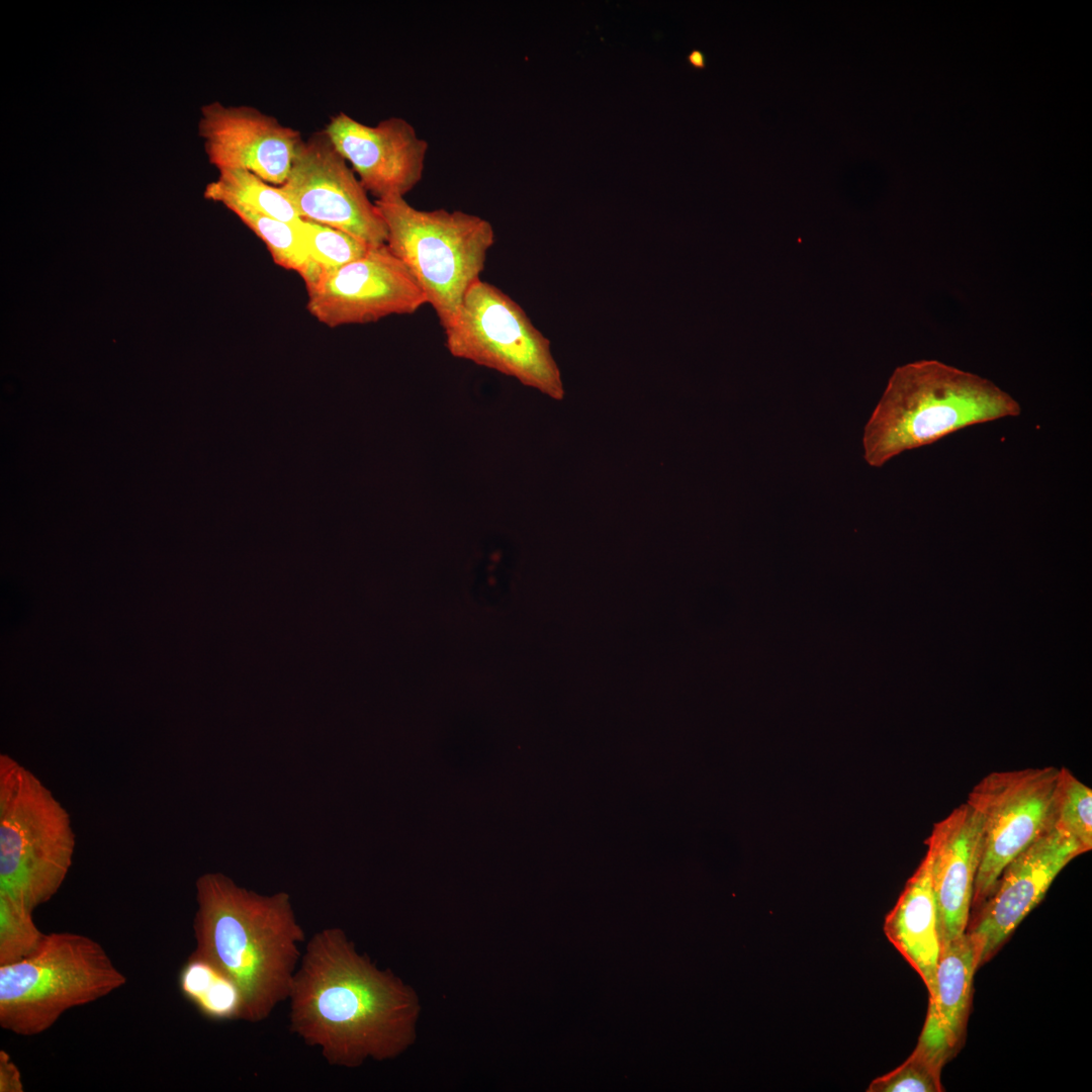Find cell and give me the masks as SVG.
Returning <instances> with one entry per match:
<instances>
[{
  "label": "cell",
  "instance_id": "14",
  "mask_svg": "<svg viewBox=\"0 0 1092 1092\" xmlns=\"http://www.w3.org/2000/svg\"><path fill=\"white\" fill-rule=\"evenodd\" d=\"M940 948L967 931L982 848L978 813L964 803L933 825L926 840Z\"/></svg>",
  "mask_w": 1092,
  "mask_h": 1092
},
{
  "label": "cell",
  "instance_id": "18",
  "mask_svg": "<svg viewBox=\"0 0 1092 1092\" xmlns=\"http://www.w3.org/2000/svg\"><path fill=\"white\" fill-rule=\"evenodd\" d=\"M204 196L225 207H246L292 224L302 220L280 186L270 184L247 170H220L218 178L206 186Z\"/></svg>",
  "mask_w": 1092,
  "mask_h": 1092
},
{
  "label": "cell",
  "instance_id": "11",
  "mask_svg": "<svg viewBox=\"0 0 1092 1092\" xmlns=\"http://www.w3.org/2000/svg\"><path fill=\"white\" fill-rule=\"evenodd\" d=\"M324 132L376 199L404 197L422 180L429 143L402 117L367 125L340 112Z\"/></svg>",
  "mask_w": 1092,
  "mask_h": 1092
},
{
  "label": "cell",
  "instance_id": "6",
  "mask_svg": "<svg viewBox=\"0 0 1092 1092\" xmlns=\"http://www.w3.org/2000/svg\"><path fill=\"white\" fill-rule=\"evenodd\" d=\"M105 948L75 932L46 934L25 959L0 966V1026L33 1036L68 1010L95 1002L126 984Z\"/></svg>",
  "mask_w": 1092,
  "mask_h": 1092
},
{
  "label": "cell",
  "instance_id": "5",
  "mask_svg": "<svg viewBox=\"0 0 1092 1092\" xmlns=\"http://www.w3.org/2000/svg\"><path fill=\"white\" fill-rule=\"evenodd\" d=\"M386 245L406 266L443 330L455 321L470 286L480 279L495 234L485 218L462 210H422L404 197L375 199Z\"/></svg>",
  "mask_w": 1092,
  "mask_h": 1092
},
{
  "label": "cell",
  "instance_id": "4",
  "mask_svg": "<svg viewBox=\"0 0 1092 1092\" xmlns=\"http://www.w3.org/2000/svg\"><path fill=\"white\" fill-rule=\"evenodd\" d=\"M69 812L27 767L0 755V894L31 911L49 902L73 862Z\"/></svg>",
  "mask_w": 1092,
  "mask_h": 1092
},
{
  "label": "cell",
  "instance_id": "8",
  "mask_svg": "<svg viewBox=\"0 0 1092 1092\" xmlns=\"http://www.w3.org/2000/svg\"><path fill=\"white\" fill-rule=\"evenodd\" d=\"M1059 768L992 771L971 790L967 802L979 815L982 848L972 908L991 895L1006 866L1054 827Z\"/></svg>",
  "mask_w": 1092,
  "mask_h": 1092
},
{
  "label": "cell",
  "instance_id": "20",
  "mask_svg": "<svg viewBox=\"0 0 1092 1092\" xmlns=\"http://www.w3.org/2000/svg\"><path fill=\"white\" fill-rule=\"evenodd\" d=\"M1054 827L1092 848V791L1067 767L1059 768L1054 794Z\"/></svg>",
  "mask_w": 1092,
  "mask_h": 1092
},
{
  "label": "cell",
  "instance_id": "17",
  "mask_svg": "<svg viewBox=\"0 0 1092 1092\" xmlns=\"http://www.w3.org/2000/svg\"><path fill=\"white\" fill-rule=\"evenodd\" d=\"M182 995L206 1018L246 1020L244 993L237 982L208 959L192 952L179 973Z\"/></svg>",
  "mask_w": 1092,
  "mask_h": 1092
},
{
  "label": "cell",
  "instance_id": "10",
  "mask_svg": "<svg viewBox=\"0 0 1092 1092\" xmlns=\"http://www.w3.org/2000/svg\"><path fill=\"white\" fill-rule=\"evenodd\" d=\"M280 188L302 219L343 231L370 246L386 243V225L375 202L324 131L300 142Z\"/></svg>",
  "mask_w": 1092,
  "mask_h": 1092
},
{
  "label": "cell",
  "instance_id": "13",
  "mask_svg": "<svg viewBox=\"0 0 1092 1092\" xmlns=\"http://www.w3.org/2000/svg\"><path fill=\"white\" fill-rule=\"evenodd\" d=\"M198 133L218 171L247 170L276 186L286 181L302 141L298 130L255 107L218 101L202 106Z\"/></svg>",
  "mask_w": 1092,
  "mask_h": 1092
},
{
  "label": "cell",
  "instance_id": "15",
  "mask_svg": "<svg viewBox=\"0 0 1092 1092\" xmlns=\"http://www.w3.org/2000/svg\"><path fill=\"white\" fill-rule=\"evenodd\" d=\"M982 952L980 939L969 931L940 948L918 1043L947 1061L965 1033L973 979L982 966Z\"/></svg>",
  "mask_w": 1092,
  "mask_h": 1092
},
{
  "label": "cell",
  "instance_id": "2",
  "mask_svg": "<svg viewBox=\"0 0 1092 1092\" xmlns=\"http://www.w3.org/2000/svg\"><path fill=\"white\" fill-rule=\"evenodd\" d=\"M194 952L208 959L242 989L246 1021L266 1019L288 999L305 932L290 895H262L214 872L195 882Z\"/></svg>",
  "mask_w": 1092,
  "mask_h": 1092
},
{
  "label": "cell",
  "instance_id": "21",
  "mask_svg": "<svg viewBox=\"0 0 1092 1092\" xmlns=\"http://www.w3.org/2000/svg\"><path fill=\"white\" fill-rule=\"evenodd\" d=\"M300 230L310 262L322 270L340 268L373 247L348 233L306 219L301 220Z\"/></svg>",
  "mask_w": 1092,
  "mask_h": 1092
},
{
  "label": "cell",
  "instance_id": "12",
  "mask_svg": "<svg viewBox=\"0 0 1092 1092\" xmlns=\"http://www.w3.org/2000/svg\"><path fill=\"white\" fill-rule=\"evenodd\" d=\"M1085 852L1071 835L1053 827L1006 866L968 930L982 943V965L1042 900L1059 873Z\"/></svg>",
  "mask_w": 1092,
  "mask_h": 1092
},
{
  "label": "cell",
  "instance_id": "1",
  "mask_svg": "<svg viewBox=\"0 0 1092 1092\" xmlns=\"http://www.w3.org/2000/svg\"><path fill=\"white\" fill-rule=\"evenodd\" d=\"M288 999L290 1030L333 1066L390 1060L416 1039L417 993L360 954L339 927L307 941Z\"/></svg>",
  "mask_w": 1092,
  "mask_h": 1092
},
{
  "label": "cell",
  "instance_id": "24",
  "mask_svg": "<svg viewBox=\"0 0 1092 1092\" xmlns=\"http://www.w3.org/2000/svg\"><path fill=\"white\" fill-rule=\"evenodd\" d=\"M21 1073L10 1055L0 1051V1092H23Z\"/></svg>",
  "mask_w": 1092,
  "mask_h": 1092
},
{
  "label": "cell",
  "instance_id": "16",
  "mask_svg": "<svg viewBox=\"0 0 1092 1092\" xmlns=\"http://www.w3.org/2000/svg\"><path fill=\"white\" fill-rule=\"evenodd\" d=\"M884 931L929 992L940 953V940L932 887V855L928 848L887 914Z\"/></svg>",
  "mask_w": 1092,
  "mask_h": 1092
},
{
  "label": "cell",
  "instance_id": "3",
  "mask_svg": "<svg viewBox=\"0 0 1092 1092\" xmlns=\"http://www.w3.org/2000/svg\"><path fill=\"white\" fill-rule=\"evenodd\" d=\"M1021 414L993 381L934 359L897 367L862 434L866 462L881 467L970 426Z\"/></svg>",
  "mask_w": 1092,
  "mask_h": 1092
},
{
  "label": "cell",
  "instance_id": "9",
  "mask_svg": "<svg viewBox=\"0 0 1092 1092\" xmlns=\"http://www.w3.org/2000/svg\"><path fill=\"white\" fill-rule=\"evenodd\" d=\"M306 308L330 328L363 325L393 314H412L428 304L406 266L386 244L334 270L314 265L302 278Z\"/></svg>",
  "mask_w": 1092,
  "mask_h": 1092
},
{
  "label": "cell",
  "instance_id": "25",
  "mask_svg": "<svg viewBox=\"0 0 1092 1092\" xmlns=\"http://www.w3.org/2000/svg\"><path fill=\"white\" fill-rule=\"evenodd\" d=\"M690 60H691V62H692V63H693L694 65H696V66H698V67H702V66H703V57H702V55H701V54H700L699 52H694V53H693V54H692V55L690 56Z\"/></svg>",
  "mask_w": 1092,
  "mask_h": 1092
},
{
  "label": "cell",
  "instance_id": "7",
  "mask_svg": "<svg viewBox=\"0 0 1092 1092\" xmlns=\"http://www.w3.org/2000/svg\"><path fill=\"white\" fill-rule=\"evenodd\" d=\"M445 345L458 359L513 377L554 400L565 395L551 343L503 290L481 279L466 292Z\"/></svg>",
  "mask_w": 1092,
  "mask_h": 1092
},
{
  "label": "cell",
  "instance_id": "19",
  "mask_svg": "<svg viewBox=\"0 0 1092 1092\" xmlns=\"http://www.w3.org/2000/svg\"><path fill=\"white\" fill-rule=\"evenodd\" d=\"M226 208L265 244L275 264L297 272L300 277L306 274L311 263L300 230L301 221L292 224L237 205Z\"/></svg>",
  "mask_w": 1092,
  "mask_h": 1092
},
{
  "label": "cell",
  "instance_id": "22",
  "mask_svg": "<svg viewBox=\"0 0 1092 1092\" xmlns=\"http://www.w3.org/2000/svg\"><path fill=\"white\" fill-rule=\"evenodd\" d=\"M32 912L0 894V966L25 959L41 944L46 934L34 923Z\"/></svg>",
  "mask_w": 1092,
  "mask_h": 1092
},
{
  "label": "cell",
  "instance_id": "23",
  "mask_svg": "<svg viewBox=\"0 0 1092 1092\" xmlns=\"http://www.w3.org/2000/svg\"><path fill=\"white\" fill-rule=\"evenodd\" d=\"M943 1065L915 1048L910 1057L892 1072L872 1081L869 1092H941Z\"/></svg>",
  "mask_w": 1092,
  "mask_h": 1092
}]
</instances>
